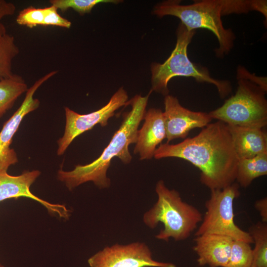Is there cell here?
<instances>
[{
  "instance_id": "6da1fadb",
  "label": "cell",
  "mask_w": 267,
  "mask_h": 267,
  "mask_svg": "<svg viewBox=\"0 0 267 267\" xmlns=\"http://www.w3.org/2000/svg\"><path fill=\"white\" fill-rule=\"evenodd\" d=\"M154 157H176L189 162L200 170V181L210 190L235 182L239 159L227 125L220 121L209 124L197 135L178 144H161Z\"/></svg>"
},
{
  "instance_id": "7a4b0ae2",
  "label": "cell",
  "mask_w": 267,
  "mask_h": 267,
  "mask_svg": "<svg viewBox=\"0 0 267 267\" xmlns=\"http://www.w3.org/2000/svg\"><path fill=\"white\" fill-rule=\"evenodd\" d=\"M152 91L151 90L145 96L137 94L128 101V105L132 106L131 111L124 114L120 128L98 158L87 165H77L70 171L62 169L58 171V179L63 182L69 190L88 181H92L100 188L110 186V180L106 174L111 160L116 157L125 164L131 162L132 156L129 146L136 143L138 128L143 120Z\"/></svg>"
},
{
  "instance_id": "3957f363",
  "label": "cell",
  "mask_w": 267,
  "mask_h": 267,
  "mask_svg": "<svg viewBox=\"0 0 267 267\" xmlns=\"http://www.w3.org/2000/svg\"><path fill=\"white\" fill-rule=\"evenodd\" d=\"M155 190L158 199L144 215V223L151 228L156 227L159 222L164 225L155 236L158 239L168 241L171 238L175 241L187 239L201 222V213L183 201L177 191L169 189L162 180L157 182Z\"/></svg>"
},
{
  "instance_id": "277c9868",
  "label": "cell",
  "mask_w": 267,
  "mask_h": 267,
  "mask_svg": "<svg viewBox=\"0 0 267 267\" xmlns=\"http://www.w3.org/2000/svg\"><path fill=\"white\" fill-rule=\"evenodd\" d=\"M195 31H189L181 22L179 24L176 31V44L170 56L162 64L153 62L151 65L152 91L165 96L169 94V82L174 77L180 76L214 85L222 98L231 93L232 87L229 81L213 78L207 68L197 66L189 59L187 47Z\"/></svg>"
},
{
  "instance_id": "5b68a950",
  "label": "cell",
  "mask_w": 267,
  "mask_h": 267,
  "mask_svg": "<svg viewBox=\"0 0 267 267\" xmlns=\"http://www.w3.org/2000/svg\"><path fill=\"white\" fill-rule=\"evenodd\" d=\"M178 0H168L157 3L153 14L159 18L172 15L179 18L189 31L203 28L216 36L219 47L215 50L217 57L222 58L233 47L235 36L230 29H225L222 20V8L219 0L194 1L182 5Z\"/></svg>"
},
{
  "instance_id": "8992f818",
  "label": "cell",
  "mask_w": 267,
  "mask_h": 267,
  "mask_svg": "<svg viewBox=\"0 0 267 267\" xmlns=\"http://www.w3.org/2000/svg\"><path fill=\"white\" fill-rule=\"evenodd\" d=\"M234 95L208 114L227 125L263 128L267 124V92L248 80L237 81Z\"/></svg>"
},
{
  "instance_id": "52a82bcc",
  "label": "cell",
  "mask_w": 267,
  "mask_h": 267,
  "mask_svg": "<svg viewBox=\"0 0 267 267\" xmlns=\"http://www.w3.org/2000/svg\"><path fill=\"white\" fill-rule=\"evenodd\" d=\"M239 187L237 183L234 182L223 189L211 190L210 197L205 204V213L195 236L215 234L253 243L249 233L234 222L233 203L240 195Z\"/></svg>"
},
{
  "instance_id": "ba28073f",
  "label": "cell",
  "mask_w": 267,
  "mask_h": 267,
  "mask_svg": "<svg viewBox=\"0 0 267 267\" xmlns=\"http://www.w3.org/2000/svg\"><path fill=\"white\" fill-rule=\"evenodd\" d=\"M128 99L127 92L121 88L112 96L107 104L92 112L80 114L65 107V126L63 136L57 140V155H63L77 136L95 126L99 124L102 127L106 126L116 110L128 105Z\"/></svg>"
},
{
  "instance_id": "9c48e42d",
  "label": "cell",
  "mask_w": 267,
  "mask_h": 267,
  "mask_svg": "<svg viewBox=\"0 0 267 267\" xmlns=\"http://www.w3.org/2000/svg\"><path fill=\"white\" fill-rule=\"evenodd\" d=\"M88 262L90 267H176L173 263L153 260L149 247L139 242L106 247Z\"/></svg>"
},
{
  "instance_id": "30bf717a",
  "label": "cell",
  "mask_w": 267,
  "mask_h": 267,
  "mask_svg": "<svg viewBox=\"0 0 267 267\" xmlns=\"http://www.w3.org/2000/svg\"><path fill=\"white\" fill-rule=\"evenodd\" d=\"M57 72L56 70L51 71L37 80L28 89L19 107L3 125L0 132V172H7L10 166L18 162L16 153L10 148L13 137L24 117L39 107L40 100L34 97L36 91Z\"/></svg>"
},
{
  "instance_id": "8fae6325",
  "label": "cell",
  "mask_w": 267,
  "mask_h": 267,
  "mask_svg": "<svg viewBox=\"0 0 267 267\" xmlns=\"http://www.w3.org/2000/svg\"><path fill=\"white\" fill-rule=\"evenodd\" d=\"M163 112L168 143L176 138L186 137L197 128H204L212 121L208 113L191 111L183 107L178 99L168 94L164 98Z\"/></svg>"
},
{
  "instance_id": "7c38bea8",
  "label": "cell",
  "mask_w": 267,
  "mask_h": 267,
  "mask_svg": "<svg viewBox=\"0 0 267 267\" xmlns=\"http://www.w3.org/2000/svg\"><path fill=\"white\" fill-rule=\"evenodd\" d=\"M40 174L38 170L25 171L16 176L10 175L7 172H0V202L7 199L27 197L42 204L49 212L57 214L60 218H68L70 211L65 206L49 203L30 191L31 186Z\"/></svg>"
},
{
  "instance_id": "4fadbf2b",
  "label": "cell",
  "mask_w": 267,
  "mask_h": 267,
  "mask_svg": "<svg viewBox=\"0 0 267 267\" xmlns=\"http://www.w3.org/2000/svg\"><path fill=\"white\" fill-rule=\"evenodd\" d=\"M142 128L138 131L134 154L140 160L154 157L157 146L166 138L163 112L160 109L150 108L146 112Z\"/></svg>"
},
{
  "instance_id": "5bb4252c",
  "label": "cell",
  "mask_w": 267,
  "mask_h": 267,
  "mask_svg": "<svg viewBox=\"0 0 267 267\" xmlns=\"http://www.w3.org/2000/svg\"><path fill=\"white\" fill-rule=\"evenodd\" d=\"M233 239L219 234H206L195 236L194 252L201 267H225L230 254Z\"/></svg>"
},
{
  "instance_id": "9a60e30c",
  "label": "cell",
  "mask_w": 267,
  "mask_h": 267,
  "mask_svg": "<svg viewBox=\"0 0 267 267\" xmlns=\"http://www.w3.org/2000/svg\"><path fill=\"white\" fill-rule=\"evenodd\" d=\"M239 159L267 153V134L263 128L227 125Z\"/></svg>"
},
{
  "instance_id": "2e32d148",
  "label": "cell",
  "mask_w": 267,
  "mask_h": 267,
  "mask_svg": "<svg viewBox=\"0 0 267 267\" xmlns=\"http://www.w3.org/2000/svg\"><path fill=\"white\" fill-rule=\"evenodd\" d=\"M267 174V153L251 158L239 159L236 170V183L248 187L256 178Z\"/></svg>"
},
{
  "instance_id": "e0dca14e",
  "label": "cell",
  "mask_w": 267,
  "mask_h": 267,
  "mask_svg": "<svg viewBox=\"0 0 267 267\" xmlns=\"http://www.w3.org/2000/svg\"><path fill=\"white\" fill-rule=\"evenodd\" d=\"M28 89L24 79L15 74L10 78L0 80V118Z\"/></svg>"
},
{
  "instance_id": "ac0fdd59",
  "label": "cell",
  "mask_w": 267,
  "mask_h": 267,
  "mask_svg": "<svg viewBox=\"0 0 267 267\" xmlns=\"http://www.w3.org/2000/svg\"><path fill=\"white\" fill-rule=\"evenodd\" d=\"M248 232L255 244L250 267H267V223L259 222L251 225Z\"/></svg>"
},
{
  "instance_id": "d6986e66",
  "label": "cell",
  "mask_w": 267,
  "mask_h": 267,
  "mask_svg": "<svg viewBox=\"0 0 267 267\" xmlns=\"http://www.w3.org/2000/svg\"><path fill=\"white\" fill-rule=\"evenodd\" d=\"M19 53L13 36L7 33L0 36V80L14 74L12 71V62Z\"/></svg>"
},
{
  "instance_id": "ffe728a7",
  "label": "cell",
  "mask_w": 267,
  "mask_h": 267,
  "mask_svg": "<svg viewBox=\"0 0 267 267\" xmlns=\"http://www.w3.org/2000/svg\"><path fill=\"white\" fill-rule=\"evenodd\" d=\"M222 15L247 13L251 11L261 12L267 19L266 0H219Z\"/></svg>"
},
{
  "instance_id": "44dd1931",
  "label": "cell",
  "mask_w": 267,
  "mask_h": 267,
  "mask_svg": "<svg viewBox=\"0 0 267 267\" xmlns=\"http://www.w3.org/2000/svg\"><path fill=\"white\" fill-rule=\"evenodd\" d=\"M252 249L250 243L233 240L228 263L225 267H250Z\"/></svg>"
},
{
  "instance_id": "7402d4cb",
  "label": "cell",
  "mask_w": 267,
  "mask_h": 267,
  "mask_svg": "<svg viewBox=\"0 0 267 267\" xmlns=\"http://www.w3.org/2000/svg\"><path fill=\"white\" fill-rule=\"evenodd\" d=\"M121 0H50L49 3L60 10L65 12L69 8H72L80 15L90 12L92 9L97 4L100 3H118Z\"/></svg>"
},
{
  "instance_id": "603a6c76",
  "label": "cell",
  "mask_w": 267,
  "mask_h": 267,
  "mask_svg": "<svg viewBox=\"0 0 267 267\" xmlns=\"http://www.w3.org/2000/svg\"><path fill=\"white\" fill-rule=\"evenodd\" d=\"M44 16V8H36L30 6L19 12L16 21L20 25L33 28L38 26H42Z\"/></svg>"
},
{
  "instance_id": "cb8c5ba5",
  "label": "cell",
  "mask_w": 267,
  "mask_h": 267,
  "mask_svg": "<svg viewBox=\"0 0 267 267\" xmlns=\"http://www.w3.org/2000/svg\"><path fill=\"white\" fill-rule=\"evenodd\" d=\"M44 9V16L42 26H56L66 29L71 27V22L59 15L56 7L50 5Z\"/></svg>"
},
{
  "instance_id": "d4e9b609",
  "label": "cell",
  "mask_w": 267,
  "mask_h": 267,
  "mask_svg": "<svg viewBox=\"0 0 267 267\" xmlns=\"http://www.w3.org/2000/svg\"><path fill=\"white\" fill-rule=\"evenodd\" d=\"M245 79L259 86L266 92L267 91V78L257 77L251 74L245 67L239 66L237 69V79Z\"/></svg>"
},
{
  "instance_id": "484cf974",
  "label": "cell",
  "mask_w": 267,
  "mask_h": 267,
  "mask_svg": "<svg viewBox=\"0 0 267 267\" xmlns=\"http://www.w3.org/2000/svg\"><path fill=\"white\" fill-rule=\"evenodd\" d=\"M16 10L15 5L4 0H0V36L6 33L5 26L2 23V18L5 16L12 15Z\"/></svg>"
},
{
  "instance_id": "4316f807",
  "label": "cell",
  "mask_w": 267,
  "mask_h": 267,
  "mask_svg": "<svg viewBox=\"0 0 267 267\" xmlns=\"http://www.w3.org/2000/svg\"><path fill=\"white\" fill-rule=\"evenodd\" d=\"M262 219V222H267V198L264 197L256 201L254 205Z\"/></svg>"
},
{
  "instance_id": "83f0119b",
  "label": "cell",
  "mask_w": 267,
  "mask_h": 267,
  "mask_svg": "<svg viewBox=\"0 0 267 267\" xmlns=\"http://www.w3.org/2000/svg\"><path fill=\"white\" fill-rule=\"evenodd\" d=\"M0 267H4V266L0 263Z\"/></svg>"
}]
</instances>
